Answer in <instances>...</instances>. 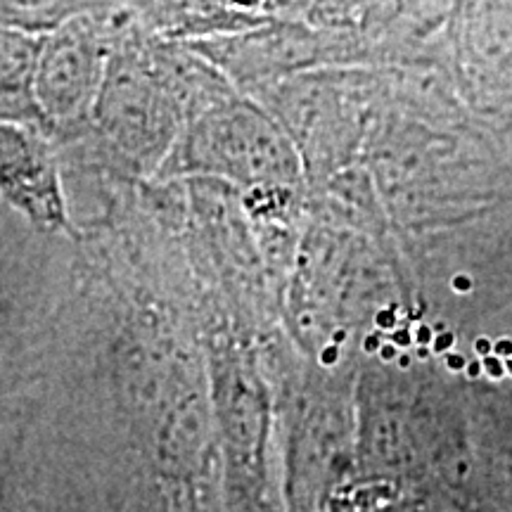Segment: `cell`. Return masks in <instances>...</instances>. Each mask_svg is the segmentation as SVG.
Listing matches in <instances>:
<instances>
[{
  "instance_id": "1",
  "label": "cell",
  "mask_w": 512,
  "mask_h": 512,
  "mask_svg": "<svg viewBox=\"0 0 512 512\" xmlns=\"http://www.w3.org/2000/svg\"><path fill=\"white\" fill-rule=\"evenodd\" d=\"M76 273V240L38 233L0 204V439L29 418Z\"/></svg>"
},
{
  "instance_id": "2",
  "label": "cell",
  "mask_w": 512,
  "mask_h": 512,
  "mask_svg": "<svg viewBox=\"0 0 512 512\" xmlns=\"http://www.w3.org/2000/svg\"><path fill=\"white\" fill-rule=\"evenodd\" d=\"M0 204L38 233L76 240L60 150L38 128L0 124Z\"/></svg>"
},
{
  "instance_id": "3",
  "label": "cell",
  "mask_w": 512,
  "mask_h": 512,
  "mask_svg": "<svg viewBox=\"0 0 512 512\" xmlns=\"http://www.w3.org/2000/svg\"><path fill=\"white\" fill-rule=\"evenodd\" d=\"M79 15L43 36L38 53L34 98L48 136L60 147L79 138V126L93 88V41Z\"/></svg>"
},
{
  "instance_id": "4",
  "label": "cell",
  "mask_w": 512,
  "mask_h": 512,
  "mask_svg": "<svg viewBox=\"0 0 512 512\" xmlns=\"http://www.w3.org/2000/svg\"><path fill=\"white\" fill-rule=\"evenodd\" d=\"M41 46L43 36L0 29V124L38 128L48 136L46 121L38 112L34 98Z\"/></svg>"
},
{
  "instance_id": "5",
  "label": "cell",
  "mask_w": 512,
  "mask_h": 512,
  "mask_svg": "<svg viewBox=\"0 0 512 512\" xmlns=\"http://www.w3.org/2000/svg\"><path fill=\"white\" fill-rule=\"evenodd\" d=\"M83 8L72 3H0V29L19 34L48 36L79 15Z\"/></svg>"
},
{
  "instance_id": "6",
  "label": "cell",
  "mask_w": 512,
  "mask_h": 512,
  "mask_svg": "<svg viewBox=\"0 0 512 512\" xmlns=\"http://www.w3.org/2000/svg\"><path fill=\"white\" fill-rule=\"evenodd\" d=\"M510 368H512V363H510Z\"/></svg>"
}]
</instances>
